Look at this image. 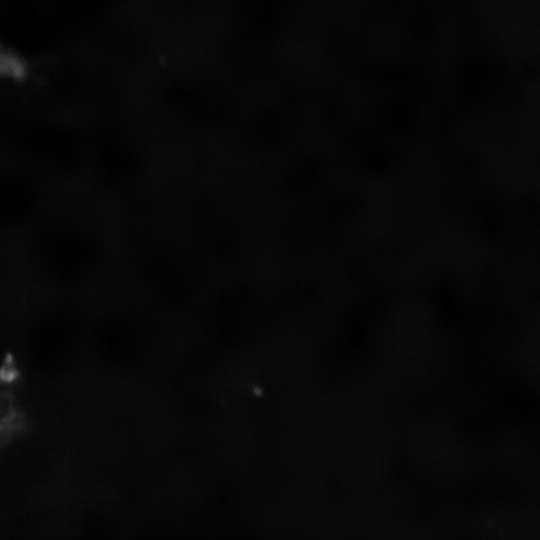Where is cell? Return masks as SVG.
I'll return each mask as SVG.
<instances>
[{"label":"cell","mask_w":540,"mask_h":540,"mask_svg":"<svg viewBox=\"0 0 540 540\" xmlns=\"http://www.w3.org/2000/svg\"><path fill=\"white\" fill-rule=\"evenodd\" d=\"M25 74L22 60L0 44V78L19 79Z\"/></svg>","instance_id":"cell-1"},{"label":"cell","mask_w":540,"mask_h":540,"mask_svg":"<svg viewBox=\"0 0 540 540\" xmlns=\"http://www.w3.org/2000/svg\"><path fill=\"white\" fill-rule=\"evenodd\" d=\"M20 372L12 355H7L0 366V382L12 385L18 381Z\"/></svg>","instance_id":"cell-2"}]
</instances>
